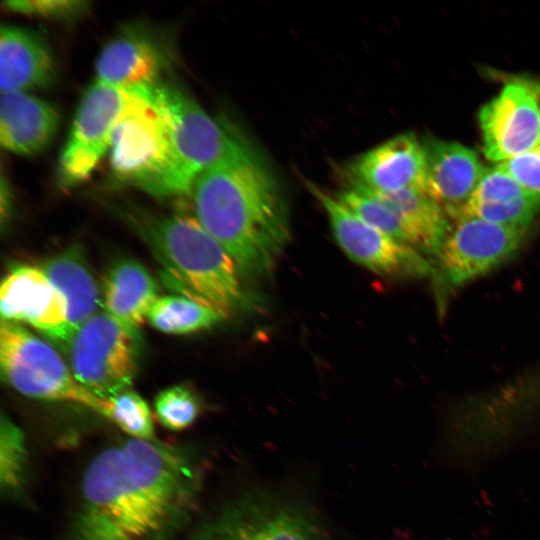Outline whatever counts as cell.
Listing matches in <instances>:
<instances>
[{"label":"cell","instance_id":"6","mask_svg":"<svg viewBox=\"0 0 540 540\" xmlns=\"http://www.w3.org/2000/svg\"><path fill=\"white\" fill-rule=\"evenodd\" d=\"M150 91L169 129L175 195H191L196 179L223 155L238 132L208 115L174 84L160 81Z\"/></svg>","mask_w":540,"mask_h":540},{"label":"cell","instance_id":"2","mask_svg":"<svg viewBox=\"0 0 540 540\" xmlns=\"http://www.w3.org/2000/svg\"><path fill=\"white\" fill-rule=\"evenodd\" d=\"M195 218L230 254L242 277H265L289 240L285 201L264 160L237 133L196 179Z\"/></svg>","mask_w":540,"mask_h":540},{"label":"cell","instance_id":"23","mask_svg":"<svg viewBox=\"0 0 540 540\" xmlns=\"http://www.w3.org/2000/svg\"><path fill=\"white\" fill-rule=\"evenodd\" d=\"M335 196L370 226L416 249L414 236L402 218L370 190L352 181Z\"/></svg>","mask_w":540,"mask_h":540},{"label":"cell","instance_id":"9","mask_svg":"<svg viewBox=\"0 0 540 540\" xmlns=\"http://www.w3.org/2000/svg\"><path fill=\"white\" fill-rule=\"evenodd\" d=\"M135 336L105 310L95 313L67 343L76 380L100 399L130 389L136 372Z\"/></svg>","mask_w":540,"mask_h":540},{"label":"cell","instance_id":"5","mask_svg":"<svg viewBox=\"0 0 540 540\" xmlns=\"http://www.w3.org/2000/svg\"><path fill=\"white\" fill-rule=\"evenodd\" d=\"M0 367L4 380L33 399L83 405L103 416V399L82 386L58 352L15 322L1 320Z\"/></svg>","mask_w":540,"mask_h":540},{"label":"cell","instance_id":"25","mask_svg":"<svg viewBox=\"0 0 540 540\" xmlns=\"http://www.w3.org/2000/svg\"><path fill=\"white\" fill-rule=\"evenodd\" d=\"M103 416L116 424L128 437L155 440L152 414L147 402L136 392L127 389L103 399Z\"/></svg>","mask_w":540,"mask_h":540},{"label":"cell","instance_id":"28","mask_svg":"<svg viewBox=\"0 0 540 540\" xmlns=\"http://www.w3.org/2000/svg\"><path fill=\"white\" fill-rule=\"evenodd\" d=\"M525 194L529 193L498 164L484 170L468 203H497L512 200Z\"/></svg>","mask_w":540,"mask_h":540},{"label":"cell","instance_id":"21","mask_svg":"<svg viewBox=\"0 0 540 540\" xmlns=\"http://www.w3.org/2000/svg\"><path fill=\"white\" fill-rule=\"evenodd\" d=\"M373 193L402 218L414 236L416 249L435 257L451 223L444 209L422 187Z\"/></svg>","mask_w":540,"mask_h":540},{"label":"cell","instance_id":"3","mask_svg":"<svg viewBox=\"0 0 540 540\" xmlns=\"http://www.w3.org/2000/svg\"><path fill=\"white\" fill-rule=\"evenodd\" d=\"M118 210L150 246L183 296L224 318L250 305L236 263L194 216L154 215L130 206Z\"/></svg>","mask_w":540,"mask_h":540},{"label":"cell","instance_id":"22","mask_svg":"<svg viewBox=\"0 0 540 540\" xmlns=\"http://www.w3.org/2000/svg\"><path fill=\"white\" fill-rule=\"evenodd\" d=\"M225 318L215 309L186 296H159L147 314L155 329L167 334H188L209 328Z\"/></svg>","mask_w":540,"mask_h":540},{"label":"cell","instance_id":"17","mask_svg":"<svg viewBox=\"0 0 540 540\" xmlns=\"http://www.w3.org/2000/svg\"><path fill=\"white\" fill-rule=\"evenodd\" d=\"M55 77L53 56L37 33L19 26L1 27V94L48 87Z\"/></svg>","mask_w":540,"mask_h":540},{"label":"cell","instance_id":"11","mask_svg":"<svg viewBox=\"0 0 540 540\" xmlns=\"http://www.w3.org/2000/svg\"><path fill=\"white\" fill-rule=\"evenodd\" d=\"M125 101L124 89L97 81L86 90L58 161L57 180L62 188H73L87 180L109 152Z\"/></svg>","mask_w":540,"mask_h":540},{"label":"cell","instance_id":"12","mask_svg":"<svg viewBox=\"0 0 540 540\" xmlns=\"http://www.w3.org/2000/svg\"><path fill=\"white\" fill-rule=\"evenodd\" d=\"M485 156L504 162L540 144V113L529 86L507 83L479 112Z\"/></svg>","mask_w":540,"mask_h":540},{"label":"cell","instance_id":"27","mask_svg":"<svg viewBox=\"0 0 540 540\" xmlns=\"http://www.w3.org/2000/svg\"><path fill=\"white\" fill-rule=\"evenodd\" d=\"M158 421L172 431L184 430L194 423L200 412L195 394L184 386H170L158 393L154 402Z\"/></svg>","mask_w":540,"mask_h":540},{"label":"cell","instance_id":"31","mask_svg":"<svg viewBox=\"0 0 540 540\" xmlns=\"http://www.w3.org/2000/svg\"><path fill=\"white\" fill-rule=\"evenodd\" d=\"M525 81V83L529 86V88L531 89L535 99H536V102H537V105H538V109H539V113H540V81H534V80H528V79H523Z\"/></svg>","mask_w":540,"mask_h":540},{"label":"cell","instance_id":"16","mask_svg":"<svg viewBox=\"0 0 540 540\" xmlns=\"http://www.w3.org/2000/svg\"><path fill=\"white\" fill-rule=\"evenodd\" d=\"M351 171L353 182L377 193L423 188V144L413 134L397 135L362 154Z\"/></svg>","mask_w":540,"mask_h":540},{"label":"cell","instance_id":"14","mask_svg":"<svg viewBox=\"0 0 540 540\" xmlns=\"http://www.w3.org/2000/svg\"><path fill=\"white\" fill-rule=\"evenodd\" d=\"M423 189L450 219L459 216L475 190L484 169L476 153L456 142L427 138Z\"/></svg>","mask_w":540,"mask_h":540},{"label":"cell","instance_id":"4","mask_svg":"<svg viewBox=\"0 0 540 540\" xmlns=\"http://www.w3.org/2000/svg\"><path fill=\"white\" fill-rule=\"evenodd\" d=\"M150 86L124 89L125 105L109 148L110 168L121 182L154 196H175L169 129Z\"/></svg>","mask_w":540,"mask_h":540},{"label":"cell","instance_id":"10","mask_svg":"<svg viewBox=\"0 0 540 540\" xmlns=\"http://www.w3.org/2000/svg\"><path fill=\"white\" fill-rule=\"evenodd\" d=\"M309 190L325 210L338 245L352 261L387 277H423L433 273V265L421 252L370 226L336 196L314 184H309Z\"/></svg>","mask_w":540,"mask_h":540},{"label":"cell","instance_id":"7","mask_svg":"<svg viewBox=\"0 0 540 540\" xmlns=\"http://www.w3.org/2000/svg\"><path fill=\"white\" fill-rule=\"evenodd\" d=\"M526 232V228L503 226L465 214L451 219L433 265L440 304L455 289L514 256L524 243Z\"/></svg>","mask_w":540,"mask_h":540},{"label":"cell","instance_id":"18","mask_svg":"<svg viewBox=\"0 0 540 540\" xmlns=\"http://www.w3.org/2000/svg\"><path fill=\"white\" fill-rule=\"evenodd\" d=\"M60 122L56 108L28 94H2L0 100V143L5 150L19 155L43 151L55 137Z\"/></svg>","mask_w":540,"mask_h":540},{"label":"cell","instance_id":"26","mask_svg":"<svg viewBox=\"0 0 540 540\" xmlns=\"http://www.w3.org/2000/svg\"><path fill=\"white\" fill-rule=\"evenodd\" d=\"M539 210L540 198L525 194L497 203H468L461 214L475 216L503 226L527 228Z\"/></svg>","mask_w":540,"mask_h":540},{"label":"cell","instance_id":"19","mask_svg":"<svg viewBox=\"0 0 540 540\" xmlns=\"http://www.w3.org/2000/svg\"><path fill=\"white\" fill-rule=\"evenodd\" d=\"M158 287L147 269L134 260H122L108 271L104 310L136 334L158 298Z\"/></svg>","mask_w":540,"mask_h":540},{"label":"cell","instance_id":"20","mask_svg":"<svg viewBox=\"0 0 540 540\" xmlns=\"http://www.w3.org/2000/svg\"><path fill=\"white\" fill-rule=\"evenodd\" d=\"M67 301L71 334L98 312V285L79 247L71 246L48 258L41 267ZM71 335V336H72Z\"/></svg>","mask_w":540,"mask_h":540},{"label":"cell","instance_id":"1","mask_svg":"<svg viewBox=\"0 0 540 540\" xmlns=\"http://www.w3.org/2000/svg\"><path fill=\"white\" fill-rule=\"evenodd\" d=\"M204 465L191 448L128 437L81 477L63 540H174L194 514Z\"/></svg>","mask_w":540,"mask_h":540},{"label":"cell","instance_id":"15","mask_svg":"<svg viewBox=\"0 0 540 540\" xmlns=\"http://www.w3.org/2000/svg\"><path fill=\"white\" fill-rule=\"evenodd\" d=\"M167 54L151 35L126 28L103 47L96 60V81L119 89L160 82Z\"/></svg>","mask_w":540,"mask_h":540},{"label":"cell","instance_id":"8","mask_svg":"<svg viewBox=\"0 0 540 540\" xmlns=\"http://www.w3.org/2000/svg\"><path fill=\"white\" fill-rule=\"evenodd\" d=\"M187 540L326 539L301 504L265 492H251L201 523Z\"/></svg>","mask_w":540,"mask_h":540},{"label":"cell","instance_id":"24","mask_svg":"<svg viewBox=\"0 0 540 540\" xmlns=\"http://www.w3.org/2000/svg\"><path fill=\"white\" fill-rule=\"evenodd\" d=\"M28 450L24 432L6 414L0 422V489L2 496H19L27 481Z\"/></svg>","mask_w":540,"mask_h":540},{"label":"cell","instance_id":"30","mask_svg":"<svg viewBox=\"0 0 540 540\" xmlns=\"http://www.w3.org/2000/svg\"><path fill=\"white\" fill-rule=\"evenodd\" d=\"M499 164L527 193L540 198V144Z\"/></svg>","mask_w":540,"mask_h":540},{"label":"cell","instance_id":"13","mask_svg":"<svg viewBox=\"0 0 540 540\" xmlns=\"http://www.w3.org/2000/svg\"><path fill=\"white\" fill-rule=\"evenodd\" d=\"M0 310L2 320L27 323L66 344L71 338L67 301L42 268L11 269L1 283Z\"/></svg>","mask_w":540,"mask_h":540},{"label":"cell","instance_id":"29","mask_svg":"<svg viewBox=\"0 0 540 540\" xmlns=\"http://www.w3.org/2000/svg\"><path fill=\"white\" fill-rule=\"evenodd\" d=\"M90 3L78 0H24L4 1V9L33 17L71 20L84 14Z\"/></svg>","mask_w":540,"mask_h":540}]
</instances>
